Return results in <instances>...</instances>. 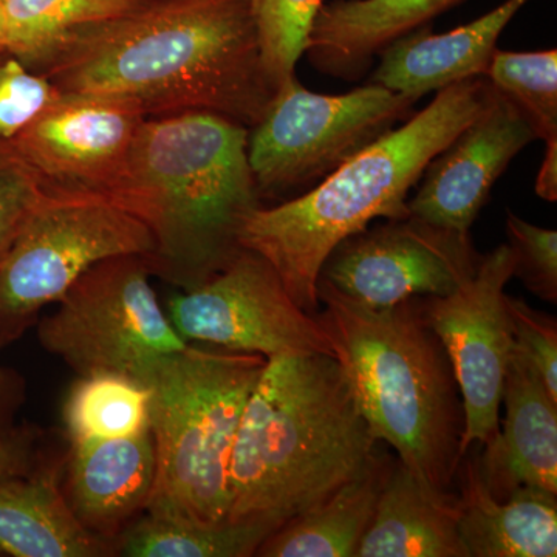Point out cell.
<instances>
[{
	"mask_svg": "<svg viewBox=\"0 0 557 557\" xmlns=\"http://www.w3.org/2000/svg\"><path fill=\"white\" fill-rule=\"evenodd\" d=\"M141 256L87 270L39 322V343L79 376L112 373L148 386L160 366L188 346L150 285Z\"/></svg>",
	"mask_w": 557,
	"mask_h": 557,
	"instance_id": "obj_9",
	"label": "cell"
},
{
	"mask_svg": "<svg viewBox=\"0 0 557 557\" xmlns=\"http://www.w3.org/2000/svg\"><path fill=\"white\" fill-rule=\"evenodd\" d=\"M150 391L138 381L95 373L79 376L65 398L69 443L131 437L149 429Z\"/></svg>",
	"mask_w": 557,
	"mask_h": 557,
	"instance_id": "obj_24",
	"label": "cell"
},
{
	"mask_svg": "<svg viewBox=\"0 0 557 557\" xmlns=\"http://www.w3.org/2000/svg\"><path fill=\"white\" fill-rule=\"evenodd\" d=\"M534 139L522 110L494 87L482 112L429 161L408 200L410 215L469 233L497 180Z\"/></svg>",
	"mask_w": 557,
	"mask_h": 557,
	"instance_id": "obj_14",
	"label": "cell"
},
{
	"mask_svg": "<svg viewBox=\"0 0 557 557\" xmlns=\"http://www.w3.org/2000/svg\"><path fill=\"white\" fill-rule=\"evenodd\" d=\"M0 2H2V0H0Z\"/></svg>",
	"mask_w": 557,
	"mask_h": 557,
	"instance_id": "obj_37",
	"label": "cell"
},
{
	"mask_svg": "<svg viewBox=\"0 0 557 557\" xmlns=\"http://www.w3.org/2000/svg\"><path fill=\"white\" fill-rule=\"evenodd\" d=\"M545 156L536 180V194L547 201L557 200V138L545 143Z\"/></svg>",
	"mask_w": 557,
	"mask_h": 557,
	"instance_id": "obj_33",
	"label": "cell"
},
{
	"mask_svg": "<svg viewBox=\"0 0 557 557\" xmlns=\"http://www.w3.org/2000/svg\"><path fill=\"white\" fill-rule=\"evenodd\" d=\"M168 317L185 341L267 359L313 354L333 357L314 314L300 309L269 260L249 249H242L214 276L172 296Z\"/></svg>",
	"mask_w": 557,
	"mask_h": 557,
	"instance_id": "obj_10",
	"label": "cell"
},
{
	"mask_svg": "<svg viewBox=\"0 0 557 557\" xmlns=\"http://www.w3.org/2000/svg\"><path fill=\"white\" fill-rule=\"evenodd\" d=\"M17 395H20V388H17L16 379L9 370L0 368V437L14 431L10 428V420L16 409Z\"/></svg>",
	"mask_w": 557,
	"mask_h": 557,
	"instance_id": "obj_34",
	"label": "cell"
},
{
	"mask_svg": "<svg viewBox=\"0 0 557 557\" xmlns=\"http://www.w3.org/2000/svg\"><path fill=\"white\" fill-rule=\"evenodd\" d=\"M148 116L134 101L62 94L13 139L47 186L104 193Z\"/></svg>",
	"mask_w": 557,
	"mask_h": 557,
	"instance_id": "obj_13",
	"label": "cell"
},
{
	"mask_svg": "<svg viewBox=\"0 0 557 557\" xmlns=\"http://www.w3.org/2000/svg\"><path fill=\"white\" fill-rule=\"evenodd\" d=\"M511 324L515 350L536 370L557 403V321L555 317L534 310L522 299L505 298Z\"/></svg>",
	"mask_w": 557,
	"mask_h": 557,
	"instance_id": "obj_31",
	"label": "cell"
},
{
	"mask_svg": "<svg viewBox=\"0 0 557 557\" xmlns=\"http://www.w3.org/2000/svg\"><path fill=\"white\" fill-rule=\"evenodd\" d=\"M458 475V531L468 557H556L557 494L523 487L497 500L478 454L463 457Z\"/></svg>",
	"mask_w": 557,
	"mask_h": 557,
	"instance_id": "obj_19",
	"label": "cell"
},
{
	"mask_svg": "<svg viewBox=\"0 0 557 557\" xmlns=\"http://www.w3.org/2000/svg\"><path fill=\"white\" fill-rule=\"evenodd\" d=\"M247 145L248 127L211 112L145 120L102 194L152 233V274L196 287L239 256L242 228L262 207Z\"/></svg>",
	"mask_w": 557,
	"mask_h": 557,
	"instance_id": "obj_3",
	"label": "cell"
},
{
	"mask_svg": "<svg viewBox=\"0 0 557 557\" xmlns=\"http://www.w3.org/2000/svg\"><path fill=\"white\" fill-rule=\"evenodd\" d=\"M145 0H2L7 54L38 73L70 32L126 13Z\"/></svg>",
	"mask_w": 557,
	"mask_h": 557,
	"instance_id": "obj_23",
	"label": "cell"
},
{
	"mask_svg": "<svg viewBox=\"0 0 557 557\" xmlns=\"http://www.w3.org/2000/svg\"><path fill=\"white\" fill-rule=\"evenodd\" d=\"M505 418L485 446L480 469L487 490L505 500L523 487L557 494V403L525 358L512 350L504 395Z\"/></svg>",
	"mask_w": 557,
	"mask_h": 557,
	"instance_id": "obj_16",
	"label": "cell"
},
{
	"mask_svg": "<svg viewBox=\"0 0 557 557\" xmlns=\"http://www.w3.org/2000/svg\"><path fill=\"white\" fill-rule=\"evenodd\" d=\"M463 0H332L322 2L306 54L325 75L355 81L399 36L431 24Z\"/></svg>",
	"mask_w": 557,
	"mask_h": 557,
	"instance_id": "obj_18",
	"label": "cell"
},
{
	"mask_svg": "<svg viewBox=\"0 0 557 557\" xmlns=\"http://www.w3.org/2000/svg\"><path fill=\"white\" fill-rule=\"evenodd\" d=\"M157 478L152 432L131 437L70 443L65 498L76 519L104 541L145 515Z\"/></svg>",
	"mask_w": 557,
	"mask_h": 557,
	"instance_id": "obj_15",
	"label": "cell"
},
{
	"mask_svg": "<svg viewBox=\"0 0 557 557\" xmlns=\"http://www.w3.org/2000/svg\"><path fill=\"white\" fill-rule=\"evenodd\" d=\"M38 467L30 434L16 431L0 437V480L24 478Z\"/></svg>",
	"mask_w": 557,
	"mask_h": 557,
	"instance_id": "obj_32",
	"label": "cell"
},
{
	"mask_svg": "<svg viewBox=\"0 0 557 557\" xmlns=\"http://www.w3.org/2000/svg\"><path fill=\"white\" fill-rule=\"evenodd\" d=\"M395 458L380 448L358 475L263 539L255 556L357 557Z\"/></svg>",
	"mask_w": 557,
	"mask_h": 557,
	"instance_id": "obj_22",
	"label": "cell"
},
{
	"mask_svg": "<svg viewBox=\"0 0 557 557\" xmlns=\"http://www.w3.org/2000/svg\"><path fill=\"white\" fill-rule=\"evenodd\" d=\"M480 259L469 233L408 215L339 242L318 278L361 306L387 309L456 292L474 276Z\"/></svg>",
	"mask_w": 557,
	"mask_h": 557,
	"instance_id": "obj_12",
	"label": "cell"
},
{
	"mask_svg": "<svg viewBox=\"0 0 557 557\" xmlns=\"http://www.w3.org/2000/svg\"><path fill=\"white\" fill-rule=\"evenodd\" d=\"M57 469L39 465L24 478L0 480V553L14 557H100L112 542L73 515Z\"/></svg>",
	"mask_w": 557,
	"mask_h": 557,
	"instance_id": "obj_21",
	"label": "cell"
},
{
	"mask_svg": "<svg viewBox=\"0 0 557 557\" xmlns=\"http://www.w3.org/2000/svg\"><path fill=\"white\" fill-rule=\"evenodd\" d=\"M267 536L259 528L201 525L145 512L121 534L116 549L129 557H248Z\"/></svg>",
	"mask_w": 557,
	"mask_h": 557,
	"instance_id": "obj_25",
	"label": "cell"
},
{
	"mask_svg": "<svg viewBox=\"0 0 557 557\" xmlns=\"http://www.w3.org/2000/svg\"><path fill=\"white\" fill-rule=\"evenodd\" d=\"M357 557H468L457 496L432 490L395 458Z\"/></svg>",
	"mask_w": 557,
	"mask_h": 557,
	"instance_id": "obj_20",
	"label": "cell"
},
{
	"mask_svg": "<svg viewBox=\"0 0 557 557\" xmlns=\"http://www.w3.org/2000/svg\"><path fill=\"white\" fill-rule=\"evenodd\" d=\"M417 98L379 84L314 94L292 76L248 129V163L262 207L309 193L376 139L405 123Z\"/></svg>",
	"mask_w": 557,
	"mask_h": 557,
	"instance_id": "obj_7",
	"label": "cell"
},
{
	"mask_svg": "<svg viewBox=\"0 0 557 557\" xmlns=\"http://www.w3.org/2000/svg\"><path fill=\"white\" fill-rule=\"evenodd\" d=\"M262 355L186 346L153 373L149 429L157 478L149 515L201 525L228 522L230 463Z\"/></svg>",
	"mask_w": 557,
	"mask_h": 557,
	"instance_id": "obj_6",
	"label": "cell"
},
{
	"mask_svg": "<svg viewBox=\"0 0 557 557\" xmlns=\"http://www.w3.org/2000/svg\"><path fill=\"white\" fill-rule=\"evenodd\" d=\"M486 78L515 102L536 138H557V51H498Z\"/></svg>",
	"mask_w": 557,
	"mask_h": 557,
	"instance_id": "obj_26",
	"label": "cell"
},
{
	"mask_svg": "<svg viewBox=\"0 0 557 557\" xmlns=\"http://www.w3.org/2000/svg\"><path fill=\"white\" fill-rule=\"evenodd\" d=\"M515 256L508 244L482 256L474 276L446 296L420 298L421 314L442 341L465 410L461 454L496 442L512 350L507 293Z\"/></svg>",
	"mask_w": 557,
	"mask_h": 557,
	"instance_id": "obj_11",
	"label": "cell"
},
{
	"mask_svg": "<svg viewBox=\"0 0 557 557\" xmlns=\"http://www.w3.org/2000/svg\"><path fill=\"white\" fill-rule=\"evenodd\" d=\"M0 555H2V553H0Z\"/></svg>",
	"mask_w": 557,
	"mask_h": 557,
	"instance_id": "obj_36",
	"label": "cell"
},
{
	"mask_svg": "<svg viewBox=\"0 0 557 557\" xmlns=\"http://www.w3.org/2000/svg\"><path fill=\"white\" fill-rule=\"evenodd\" d=\"M493 89L486 76H475L437 91L309 193L256 209L240 247L269 260L300 309L317 313L319 271L332 249L373 220L408 218L410 189L429 161L482 112Z\"/></svg>",
	"mask_w": 557,
	"mask_h": 557,
	"instance_id": "obj_4",
	"label": "cell"
},
{
	"mask_svg": "<svg viewBox=\"0 0 557 557\" xmlns=\"http://www.w3.org/2000/svg\"><path fill=\"white\" fill-rule=\"evenodd\" d=\"M324 0H251L260 58L267 75L278 89L295 76L306 54L311 25Z\"/></svg>",
	"mask_w": 557,
	"mask_h": 557,
	"instance_id": "obj_27",
	"label": "cell"
},
{
	"mask_svg": "<svg viewBox=\"0 0 557 557\" xmlns=\"http://www.w3.org/2000/svg\"><path fill=\"white\" fill-rule=\"evenodd\" d=\"M508 247L515 256L512 277H518L531 295L557 302V233L542 228L515 212L507 214Z\"/></svg>",
	"mask_w": 557,
	"mask_h": 557,
	"instance_id": "obj_30",
	"label": "cell"
},
{
	"mask_svg": "<svg viewBox=\"0 0 557 557\" xmlns=\"http://www.w3.org/2000/svg\"><path fill=\"white\" fill-rule=\"evenodd\" d=\"M7 54L5 17H3L2 2H0V60Z\"/></svg>",
	"mask_w": 557,
	"mask_h": 557,
	"instance_id": "obj_35",
	"label": "cell"
},
{
	"mask_svg": "<svg viewBox=\"0 0 557 557\" xmlns=\"http://www.w3.org/2000/svg\"><path fill=\"white\" fill-rule=\"evenodd\" d=\"M60 95L46 76L5 54L0 60V139L13 141L20 137Z\"/></svg>",
	"mask_w": 557,
	"mask_h": 557,
	"instance_id": "obj_28",
	"label": "cell"
},
{
	"mask_svg": "<svg viewBox=\"0 0 557 557\" xmlns=\"http://www.w3.org/2000/svg\"><path fill=\"white\" fill-rule=\"evenodd\" d=\"M379 449L335 358L267 359L234 442L228 523L271 534L358 475Z\"/></svg>",
	"mask_w": 557,
	"mask_h": 557,
	"instance_id": "obj_2",
	"label": "cell"
},
{
	"mask_svg": "<svg viewBox=\"0 0 557 557\" xmlns=\"http://www.w3.org/2000/svg\"><path fill=\"white\" fill-rule=\"evenodd\" d=\"M317 292L314 318L373 435L421 482L450 493L463 460V403L420 298L370 309L321 278Z\"/></svg>",
	"mask_w": 557,
	"mask_h": 557,
	"instance_id": "obj_5",
	"label": "cell"
},
{
	"mask_svg": "<svg viewBox=\"0 0 557 557\" xmlns=\"http://www.w3.org/2000/svg\"><path fill=\"white\" fill-rule=\"evenodd\" d=\"M153 252L148 226L106 194L47 186L0 262V344L20 338L40 309L102 260L149 262Z\"/></svg>",
	"mask_w": 557,
	"mask_h": 557,
	"instance_id": "obj_8",
	"label": "cell"
},
{
	"mask_svg": "<svg viewBox=\"0 0 557 557\" xmlns=\"http://www.w3.org/2000/svg\"><path fill=\"white\" fill-rule=\"evenodd\" d=\"M38 73L62 94L134 101L148 119L199 110L248 129L276 94L251 0H145L70 32Z\"/></svg>",
	"mask_w": 557,
	"mask_h": 557,
	"instance_id": "obj_1",
	"label": "cell"
},
{
	"mask_svg": "<svg viewBox=\"0 0 557 557\" xmlns=\"http://www.w3.org/2000/svg\"><path fill=\"white\" fill-rule=\"evenodd\" d=\"M47 185L13 141L0 139V262L9 255Z\"/></svg>",
	"mask_w": 557,
	"mask_h": 557,
	"instance_id": "obj_29",
	"label": "cell"
},
{
	"mask_svg": "<svg viewBox=\"0 0 557 557\" xmlns=\"http://www.w3.org/2000/svg\"><path fill=\"white\" fill-rule=\"evenodd\" d=\"M531 0H505L479 20L435 35L431 24L399 36L383 49L370 83L423 98L461 81L486 76L497 40Z\"/></svg>",
	"mask_w": 557,
	"mask_h": 557,
	"instance_id": "obj_17",
	"label": "cell"
}]
</instances>
